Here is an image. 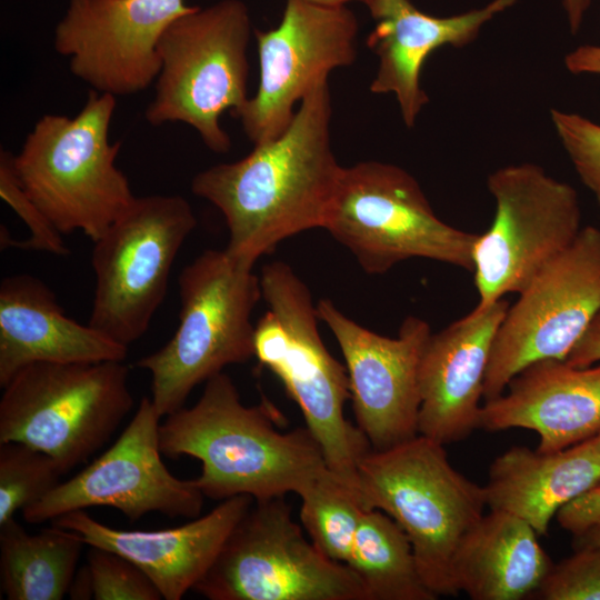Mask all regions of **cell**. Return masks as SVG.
<instances>
[{
	"instance_id": "3",
	"label": "cell",
	"mask_w": 600,
	"mask_h": 600,
	"mask_svg": "<svg viewBox=\"0 0 600 600\" xmlns=\"http://www.w3.org/2000/svg\"><path fill=\"white\" fill-rule=\"evenodd\" d=\"M259 278L268 311L254 324L253 357L280 379L298 404L329 470L363 501L358 463L371 446L344 417L350 399L346 366L324 346L311 292L294 270L272 261L262 267Z\"/></svg>"
},
{
	"instance_id": "28",
	"label": "cell",
	"mask_w": 600,
	"mask_h": 600,
	"mask_svg": "<svg viewBox=\"0 0 600 600\" xmlns=\"http://www.w3.org/2000/svg\"><path fill=\"white\" fill-rule=\"evenodd\" d=\"M61 476L46 452L21 442H0V526L50 492Z\"/></svg>"
},
{
	"instance_id": "26",
	"label": "cell",
	"mask_w": 600,
	"mask_h": 600,
	"mask_svg": "<svg viewBox=\"0 0 600 600\" xmlns=\"http://www.w3.org/2000/svg\"><path fill=\"white\" fill-rule=\"evenodd\" d=\"M347 564L360 580L366 600H434L412 546L386 512L368 509L357 529Z\"/></svg>"
},
{
	"instance_id": "36",
	"label": "cell",
	"mask_w": 600,
	"mask_h": 600,
	"mask_svg": "<svg viewBox=\"0 0 600 600\" xmlns=\"http://www.w3.org/2000/svg\"><path fill=\"white\" fill-rule=\"evenodd\" d=\"M571 32L576 33L587 11L590 0H562Z\"/></svg>"
},
{
	"instance_id": "20",
	"label": "cell",
	"mask_w": 600,
	"mask_h": 600,
	"mask_svg": "<svg viewBox=\"0 0 600 600\" xmlns=\"http://www.w3.org/2000/svg\"><path fill=\"white\" fill-rule=\"evenodd\" d=\"M479 428L533 430L543 452L594 437L600 432V362L573 367L546 359L527 366L500 396L482 403Z\"/></svg>"
},
{
	"instance_id": "10",
	"label": "cell",
	"mask_w": 600,
	"mask_h": 600,
	"mask_svg": "<svg viewBox=\"0 0 600 600\" xmlns=\"http://www.w3.org/2000/svg\"><path fill=\"white\" fill-rule=\"evenodd\" d=\"M193 590L210 600H366L353 570L306 538L283 497L253 501Z\"/></svg>"
},
{
	"instance_id": "9",
	"label": "cell",
	"mask_w": 600,
	"mask_h": 600,
	"mask_svg": "<svg viewBox=\"0 0 600 600\" xmlns=\"http://www.w3.org/2000/svg\"><path fill=\"white\" fill-rule=\"evenodd\" d=\"M123 361L36 362L2 388L0 442L53 458L63 474L86 462L133 407Z\"/></svg>"
},
{
	"instance_id": "19",
	"label": "cell",
	"mask_w": 600,
	"mask_h": 600,
	"mask_svg": "<svg viewBox=\"0 0 600 600\" xmlns=\"http://www.w3.org/2000/svg\"><path fill=\"white\" fill-rule=\"evenodd\" d=\"M254 499L236 496L209 513L161 530H122L84 510L64 513L52 524L77 533L90 546L116 552L138 566L164 600H180L206 576L228 536Z\"/></svg>"
},
{
	"instance_id": "32",
	"label": "cell",
	"mask_w": 600,
	"mask_h": 600,
	"mask_svg": "<svg viewBox=\"0 0 600 600\" xmlns=\"http://www.w3.org/2000/svg\"><path fill=\"white\" fill-rule=\"evenodd\" d=\"M553 128L583 184L600 204V124L552 109Z\"/></svg>"
},
{
	"instance_id": "6",
	"label": "cell",
	"mask_w": 600,
	"mask_h": 600,
	"mask_svg": "<svg viewBox=\"0 0 600 600\" xmlns=\"http://www.w3.org/2000/svg\"><path fill=\"white\" fill-rule=\"evenodd\" d=\"M179 324L136 367L151 373L152 403L162 418L184 407L191 391L230 364L253 357L252 311L261 297L253 267L223 250H206L181 271Z\"/></svg>"
},
{
	"instance_id": "21",
	"label": "cell",
	"mask_w": 600,
	"mask_h": 600,
	"mask_svg": "<svg viewBox=\"0 0 600 600\" xmlns=\"http://www.w3.org/2000/svg\"><path fill=\"white\" fill-rule=\"evenodd\" d=\"M516 1L492 0L481 9L434 17L420 11L410 0H369L364 6L376 26L367 38V46L378 57L370 91L393 94L404 124L413 127L429 100L420 86L427 58L443 46L469 44L488 21Z\"/></svg>"
},
{
	"instance_id": "30",
	"label": "cell",
	"mask_w": 600,
	"mask_h": 600,
	"mask_svg": "<svg viewBox=\"0 0 600 600\" xmlns=\"http://www.w3.org/2000/svg\"><path fill=\"white\" fill-rule=\"evenodd\" d=\"M86 571L94 600H160L159 590L149 577L127 558L91 547Z\"/></svg>"
},
{
	"instance_id": "14",
	"label": "cell",
	"mask_w": 600,
	"mask_h": 600,
	"mask_svg": "<svg viewBox=\"0 0 600 600\" xmlns=\"http://www.w3.org/2000/svg\"><path fill=\"white\" fill-rule=\"evenodd\" d=\"M161 417L143 397L112 446L21 513L32 524L92 507L120 511L131 521L150 512L169 518L199 517L204 494L194 479L183 480L166 467L160 449Z\"/></svg>"
},
{
	"instance_id": "17",
	"label": "cell",
	"mask_w": 600,
	"mask_h": 600,
	"mask_svg": "<svg viewBox=\"0 0 600 600\" xmlns=\"http://www.w3.org/2000/svg\"><path fill=\"white\" fill-rule=\"evenodd\" d=\"M193 8L186 0H70L54 49L93 90L131 96L156 82L163 31Z\"/></svg>"
},
{
	"instance_id": "37",
	"label": "cell",
	"mask_w": 600,
	"mask_h": 600,
	"mask_svg": "<svg viewBox=\"0 0 600 600\" xmlns=\"http://www.w3.org/2000/svg\"><path fill=\"white\" fill-rule=\"evenodd\" d=\"M573 549H580L586 547L600 546V524L588 533L574 538L572 541Z\"/></svg>"
},
{
	"instance_id": "38",
	"label": "cell",
	"mask_w": 600,
	"mask_h": 600,
	"mask_svg": "<svg viewBox=\"0 0 600 600\" xmlns=\"http://www.w3.org/2000/svg\"><path fill=\"white\" fill-rule=\"evenodd\" d=\"M313 3L323 6H347L349 2L359 1L366 4L369 0H308Z\"/></svg>"
},
{
	"instance_id": "22",
	"label": "cell",
	"mask_w": 600,
	"mask_h": 600,
	"mask_svg": "<svg viewBox=\"0 0 600 600\" xmlns=\"http://www.w3.org/2000/svg\"><path fill=\"white\" fill-rule=\"evenodd\" d=\"M128 347L67 317L53 291L27 273L0 284V387L36 362L123 361Z\"/></svg>"
},
{
	"instance_id": "24",
	"label": "cell",
	"mask_w": 600,
	"mask_h": 600,
	"mask_svg": "<svg viewBox=\"0 0 600 600\" xmlns=\"http://www.w3.org/2000/svg\"><path fill=\"white\" fill-rule=\"evenodd\" d=\"M524 520L490 510L464 534L452 561L457 592L473 600L531 598L553 563Z\"/></svg>"
},
{
	"instance_id": "4",
	"label": "cell",
	"mask_w": 600,
	"mask_h": 600,
	"mask_svg": "<svg viewBox=\"0 0 600 600\" xmlns=\"http://www.w3.org/2000/svg\"><path fill=\"white\" fill-rule=\"evenodd\" d=\"M114 109V96L92 90L76 117H41L13 154L21 187L62 234L94 242L136 198L116 166L121 143L109 141Z\"/></svg>"
},
{
	"instance_id": "35",
	"label": "cell",
	"mask_w": 600,
	"mask_h": 600,
	"mask_svg": "<svg viewBox=\"0 0 600 600\" xmlns=\"http://www.w3.org/2000/svg\"><path fill=\"white\" fill-rule=\"evenodd\" d=\"M567 69L576 74H600V46H581L564 58Z\"/></svg>"
},
{
	"instance_id": "25",
	"label": "cell",
	"mask_w": 600,
	"mask_h": 600,
	"mask_svg": "<svg viewBox=\"0 0 600 600\" xmlns=\"http://www.w3.org/2000/svg\"><path fill=\"white\" fill-rule=\"evenodd\" d=\"M86 543L52 524L29 533L11 519L0 526V586L8 600H61L68 594Z\"/></svg>"
},
{
	"instance_id": "27",
	"label": "cell",
	"mask_w": 600,
	"mask_h": 600,
	"mask_svg": "<svg viewBox=\"0 0 600 600\" xmlns=\"http://www.w3.org/2000/svg\"><path fill=\"white\" fill-rule=\"evenodd\" d=\"M300 520L312 543L329 559L348 562L362 514L368 510L361 498L329 469L306 484Z\"/></svg>"
},
{
	"instance_id": "33",
	"label": "cell",
	"mask_w": 600,
	"mask_h": 600,
	"mask_svg": "<svg viewBox=\"0 0 600 600\" xmlns=\"http://www.w3.org/2000/svg\"><path fill=\"white\" fill-rule=\"evenodd\" d=\"M556 518L559 524L572 534L573 539L599 526L600 480L562 506Z\"/></svg>"
},
{
	"instance_id": "11",
	"label": "cell",
	"mask_w": 600,
	"mask_h": 600,
	"mask_svg": "<svg viewBox=\"0 0 600 600\" xmlns=\"http://www.w3.org/2000/svg\"><path fill=\"white\" fill-rule=\"evenodd\" d=\"M197 226L178 194L136 197L93 242L96 276L89 324L129 347L148 330L162 303L179 250Z\"/></svg>"
},
{
	"instance_id": "15",
	"label": "cell",
	"mask_w": 600,
	"mask_h": 600,
	"mask_svg": "<svg viewBox=\"0 0 600 600\" xmlns=\"http://www.w3.org/2000/svg\"><path fill=\"white\" fill-rule=\"evenodd\" d=\"M357 34V18L347 6L308 0H286L279 24L254 31L259 84L236 116L253 144L281 134L297 102L332 70L354 62Z\"/></svg>"
},
{
	"instance_id": "34",
	"label": "cell",
	"mask_w": 600,
	"mask_h": 600,
	"mask_svg": "<svg viewBox=\"0 0 600 600\" xmlns=\"http://www.w3.org/2000/svg\"><path fill=\"white\" fill-rule=\"evenodd\" d=\"M566 361L573 367H588L600 362V312L569 353Z\"/></svg>"
},
{
	"instance_id": "31",
	"label": "cell",
	"mask_w": 600,
	"mask_h": 600,
	"mask_svg": "<svg viewBox=\"0 0 600 600\" xmlns=\"http://www.w3.org/2000/svg\"><path fill=\"white\" fill-rule=\"evenodd\" d=\"M539 600H600V546L576 549L553 564L531 597Z\"/></svg>"
},
{
	"instance_id": "18",
	"label": "cell",
	"mask_w": 600,
	"mask_h": 600,
	"mask_svg": "<svg viewBox=\"0 0 600 600\" xmlns=\"http://www.w3.org/2000/svg\"><path fill=\"white\" fill-rule=\"evenodd\" d=\"M509 306L506 299L477 304L431 333L419 367L418 434L446 446L479 428L486 373Z\"/></svg>"
},
{
	"instance_id": "29",
	"label": "cell",
	"mask_w": 600,
	"mask_h": 600,
	"mask_svg": "<svg viewBox=\"0 0 600 600\" xmlns=\"http://www.w3.org/2000/svg\"><path fill=\"white\" fill-rule=\"evenodd\" d=\"M0 197L14 210L30 231L28 239L17 240L10 236L6 226H1V249L12 247L44 251L59 257L70 253L62 233L21 187L13 167V154L3 149L0 151Z\"/></svg>"
},
{
	"instance_id": "23",
	"label": "cell",
	"mask_w": 600,
	"mask_h": 600,
	"mask_svg": "<svg viewBox=\"0 0 600 600\" xmlns=\"http://www.w3.org/2000/svg\"><path fill=\"white\" fill-rule=\"evenodd\" d=\"M599 480L600 450L590 438L553 452L511 447L493 460L483 488L490 510L513 514L546 536L559 509Z\"/></svg>"
},
{
	"instance_id": "5",
	"label": "cell",
	"mask_w": 600,
	"mask_h": 600,
	"mask_svg": "<svg viewBox=\"0 0 600 600\" xmlns=\"http://www.w3.org/2000/svg\"><path fill=\"white\" fill-rule=\"evenodd\" d=\"M358 479L366 508L386 512L408 536L427 587L438 598L457 596L452 561L484 514L483 486L450 463L443 444L421 434L371 449L358 463Z\"/></svg>"
},
{
	"instance_id": "1",
	"label": "cell",
	"mask_w": 600,
	"mask_h": 600,
	"mask_svg": "<svg viewBox=\"0 0 600 600\" xmlns=\"http://www.w3.org/2000/svg\"><path fill=\"white\" fill-rule=\"evenodd\" d=\"M328 79L302 99L288 128L243 158L197 173L191 191L224 217V251L253 267L283 240L322 228L342 166L331 148Z\"/></svg>"
},
{
	"instance_id": "2",
	"label": "cell",
	"mask_w": 600,
	"mask_h": 600,
	"mask_svg": "<svg viewBox=\"0 0 600 600\" xmlns=\"http://www.w3.org/2000/svg\"><path fill=\"white\" fill-rule=\"evenodd\" d=\"M276 416L267 399L244 406L232 379L220 372L206 381L192 407L166 416L159 427L160 449L169 458L198 459L201 473L194 481L213 500L298 493L329 468L307 427L280 432L273 426Z\"/></svg>"
},
{
	"instance_id": "7",
	"label": "cell",
	"mask_w": 600,
	"mask_h": 600,
	"mask_svg": "<svg viewBox=\"0 0 600 600\" xmlns=\"http://www.w3.org/2000/svg\"><path fill=\"white\" fill-rule=\"evenodd\" d=\"M249 10L241 0L194 7L174 19L159 44L161 69L147 122H183L206 147L226 153L231 139L220 124L223 112L236 117L248 97Z\"/></svg>"
},
{
	"instance_id": "12",
	"label": "cell",
	"mask_w": 600,
	"mask_h": 600,
	"mask_svg": "<svg viewBox=\"0 0 600 600\" xmlns=\"http://www.w3.org/2000/svg\"><path fill=\"white\" fill-rule=\"evenodd\" d=\"M494 214L472 250L477 304L519 293L580 233L577 191L536 163L508 164L490 173Z\"/></svg>"
},
{
	"instance_id": "39",
	"label": "cell",
	"mask_w": 600,
	"mask_h": 600,
	"mask_svg": "<svg viewBox=\"0 0 600 600\" xmlns=\"http://www.w3.org/2000/svg\"><path fill=\"white\" fill-rule=\"evenodd\" d=\"M592 438H593V440H594L597 447H598L599 450H600V432L597 433V434H596L594 437H592Z\"/></svg>"
},
{
	"instance_id": "13",
	"label": "cell",
	"mask_w": 600,
	"mask_h": 600,
	"mask_svg": "<svg viewBox=\"0 0 600 600\" xmlns=\"http://www.w3.org/2000/svg\"><path fill=\"white\" fill-rule=\"evenodd\" d=\"M599 312L600 229L588 226L509 306L494 338L484 401L500 396L527 366L566 360Z\"/></svg>"
},
{
	"instance_id": "8",
	"label": "cell",
	"mask_w": 600,
	"mask_h": 600,
	"mask_svg": "<svg viewBox=\"0 0 600 600\" xmlns=\"http://www.w3.org/2000/svg\"><path fill=\"white\" fill-rule=\"evenodd\" d=\"M368 274L412 258L472 272L477 233L440 219L403 168L361 161L343 167L323 226Z\"/></svg>"
},
{
	"instance_id": "16",
	"label": "cell",
	"mask_w": 600,
	"mask_h": 600,
	"mask_svg": "<svg viewBox=\"0 0 600 600\" xmlns=\"http://www.w3.org/2000/svg\"><path fill=\"white\" fill-rule=\"evenodd\" d=\"M344 359L357 427L371 449L384 450L418 434L419 367L431 336L429 323L409 316L397 337L373 332L327 298L316 304Z\"/></svg>"
}]
</instances>
